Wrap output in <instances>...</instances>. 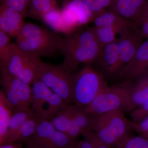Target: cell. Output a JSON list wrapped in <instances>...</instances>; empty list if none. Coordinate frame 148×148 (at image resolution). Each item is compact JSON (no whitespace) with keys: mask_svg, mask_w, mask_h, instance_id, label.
Wrapping results in <instances>:
<instances>
[{"mask_svg":"<svg viewBox=\"0 0 148 148\" xmlns=\"http://www.w3.org/2000/svg\"><path fill=\"white\" fill-rule=\"evenodd\" d=\"M102 48L93 27L62 38L59 51L64 57L63 64L73 71L82 63H93Z\"/></svg>","mask_w":148,"mask_h":148,"instance_id":"cell-1","label":"cell"},{"mask_svg":"<svg viewBox=\"0 0 148 148\" xmlns=\"http://www.w3.org/2000/svg\"><path fill=\"white\" fill-rule=\"evenodd\" d=\"M134 84L131 81L106 86L88 106L82 108L87 113L100 114L116 111H133L136 107L131 98Z\"/></svg>","mask_w":148,"mask_h":148,"instance_id":"cell-2","label":"cell"},{"mask_svg":"<svg viewBox=\"0 0 148 148\" xmlns=\"http://www.w3.org/2000/svg\"><path fill=\"white\" fill-rule=\"evenodd\" d=\"M62 38L54 32L26 23L16 37L15 44L21 50L40 57H51L59 51Z\"/></svg>","mask_w":148,"mask_h":148,"instance_id":"cell-3","label":"cell"},{"mask_svg":"<svg viewBox=\"0 0 148 148\" xmlns=\"http://www.w3.org/2000/svg\"><path fill=\"white\" fill-rule=\"evenodd\" d=\"M123 112L116 111L100 114H92V131L111 148L116 147L132 129L131 121L125 117Z\"/></svg>","mask_w":148,"mask_h":148,"instance_id":"cell-4","label":"cell"},{"mask_svg":"<svg viewBox=\"0 0 148 148\" xmlns=\"http://www.w3.org/2000/svg\"><path fill=\"white\" fill-rule=\"evenodd\" d=\"M42 62L39 56L21 50L12 43L6 55L0 61V65L25 83L32 85L38 79Z\"/></svg>","mask_w":148,"mask_h":148,"instance_id":"cell-5","label":"cell"},{"mask_svg":"<svg viewBox=\"0 0 148 148\" xmlns=\"http://www.w3.org/2000/svg\"><path fill=\"white\" fill-rule=\"evenodd\" d=\"M75 76L73 70L63 63L55 65L42 61L37 80L42 82L67 104H71Z\"/></svg>","mask_w":148,"mask_h":148,"instance_id":"cell-6","label":"cell"},{"mask_svg":"<svg viewBox=\"0 0 148 148\" xmlns=\"http://www.w3.org/2000/svg\"><path fill=\"white\" fill-rule=\"evenodd\" d=\"M107 86L102 74L86 66L75 76L72 103L78 108H84Z\"/></svg>","mask_w":148,"mask_h":148,"instance_id":"cell-7","label":"cell"},{"mask_svg":"<svg viewBox=\"0 0 148 148\" xmlns=\"http://www.w3.org/2000/svg\"><path fill=\"white\" fill-rule=\"evenodd\" d=\"M32 86L31 109L40 118L51 120L68 105L40 81L37 80Z\"/></svg>","mask_w":148,"mask_h":148,"instance_id":"cell-8","label":"cell"},{"mask_svg":"<svg viewBox=\"0 0 148 148\" xmlns=\"http://www.w3.org/2000/svg\"><path fill=\"white\" fill-rule=\"evenodd\" d=\"M0 84L3 92L13 108V113L31 109L32 88L11 74L7 68L0 65Z\"/></svg>","mask_w":148,"mask_h":148,"instance_id":"cell-9","label":"cell"},{"mask_svg":"<svg viewBox=\"0 0 148 148\" xmlns=\"http://www.w3.org/2000/svg\"><path fill=\"white\" fill-rule=\"evenodd\" d=\"M43 148H73L76 143L55 129L50 121L41 119L34 135L29 138Z\"/></svg>","mask_w":148,"mask_h":148,"instance_id":"cell-10","label":"cell"},{"mask_svg":"<svg viewBox=\"0 0 148 148\" xmlns=\"http://www.w3.org/2000/svg\"><path fill=\"white\" fill-rule=\"evenodd\" d=\"M148 70V39L142 44L131 60L116 74L125 81L137 79Z\"/></svg>","mask_w":148,"mask_h":148,"instance_id":"cell-11","label":"cell"},{"mask_svg":"<svg viewBox=\"0 0 148 148\" xmlns=\"http://www.w3.org/2000/svg\"><path fill=\"white\" fill-rule=\"evenodd\" d=\"M117 38L120 53L119 71L133 58L143 42V38L132 28L123 30Z\"/></svg>","mask_w":148,"mask_h":148,"instance_id":"cell-12","label":"cell"},{"mask_svg":"<svg viewBox=\"0 0 148 148\" xmlns=\"http://www.w3.org/2000/svg\"><path fill=\"white\" fill-rule=\"evenodd\" d=\"M120 53L117 43L115 41L104 46L93 64L98 72L107 75H116L119 71ZM104 76V75H103Z\"/></svg>","mask_w":148,"mask_h":148,"instance_id":"cell-13","label":"cell"},{"mask_svg":"<svg viewBox=\"0 0 148 148\" xmlns=\"http://www.w3.org/2000/svg\"><path fill=\"white\" fill-rule=\"evenodd\" d=\"M26 24L22 16L5 3L0 6V30L12 37L19 34Z\"/></svg>","mask_w":148,"mask_h":148,"instance_id":"cell-14","label":"cell"},{"mask_svg":"<svg viewBox=\"0 0 148 148\" xmlns=\"http://www.w3.org/2000/svg\"><path fill=\"white\" fill-rule=\"evenodd\" d=\"M93 116L87 113L82 108L75 106L69 129L66 135L70 139L75 140L80 135L93 130Z\"/></svg>","mask_w":148,"mask_h":148,"instance_id":"cell-15","label":"cell"},{"mask_svg":"<svg viewBox=\"0 0 148 148\" xmlns=\"http://www.w3.org/2000/svg\"><path fill=\"white\" fill-rule=\"evenodd\" d=\"M147 1V0H112L108 9L125 19L133 21L140 17Z\"/></svg>","mask_w":148,"mask_h":148,"instance_id":"cell-16","label":"cell"},{"mask_svg":"<svg viewBox=\"0 0 148 148\" xmlns=\"http://www.w3.org/2000/svg\"><path fill=\"white\" fill-rule=\"evenodd\" d=\"M33 114L31 109L14 113L9 123L5 137L1 145L10 142H18L21 125Z\"/></svg>","mask_w":148,"mask_h":148,"instance_id":"cell-17","label":"cell"},{"mask_svg":"<svg viewBox=\"0 0 148 148\" xmlns=\"http://www.w3.org/2000/svg\"><path fill=\"white\" fill-rule=\"evenodd\" d=\"M95 27L105 25L117 26L126 29L132 28L133 21L121 17L110 10H105L101 13L94 16L93 21Z\"/></svg>","mask_w":148,"mask_h":148,"instance_id":"cell-18","label":"cell"},{"mask_svg":"<svg viewBox=\"0 0 148 148\" xmlns=\"http://www.w3.org/2000/svg\"><path fill=\"white\" fill-rule=\"evenodd\" d=\"M137 79L131 92L132 103L135 107H140L148 99V70Z\"/></svg>","mask_w":148,"mask_h":148,"instance_id":"cell-19","label":"cell"},{"mask_svg":"<svg viewBox=\"0 0 148 148\" xmlns=\"http://www.w3.org/2000/svg\"><path fill=\"white\" fill-rule=\"evenodd\" d=\"M13 108L1 89L0 90V145L5 137Z\"/></svg>","mask_w":148,"mask_h":148,"instance_id":"cell-20","label":"cell"},{"mask_svg":"<svg viewBox=\"0 0 148 148\" xmlns=\"http://www.w3.org/2000/svg\"><path fill=\"white\" fill-rule=\"evenodd\" d=\"M75 108V105L68 104L50 121L56 129L66 135Z\"/></svg>","mask_w":148,"mask_h":148,"instance_id":"cell-21","label":"cell"},{"mask_svg":"<svg viewBox=\"0 0 148 148\" xmlns=\"http://www.w3.org/2000/svg\"><path fill=\"white\" fill-rule=\"evenodd\" d=\"M57 7L56 2L51 0H31L28 10V16L41 20L44 14Z\"/></svg>","mask_w":148,"mask_h":148,"instance_id":"cell-22","label":"cell"},{"mask_svg":"<svg viewBox=\"0 0 148 148\" xmlns=\"http://www.w3.org/2000/svg\"><path fill=\"white\" fill-rule=\"evenodd\" d=\"M64 5L76 14L81 26L93 21L94 14L82 0H70Z\"/></svg>","mask_w":148,"mask_h":148,"instance_id":"cell-23","label":"cell"},{"mask_svg":"<svg viewBox=\"0 0 148 148\" xmlns=\"http://www.w3.org/2000/svg\"><path fill=\"white\" fill-rule=\"evenodd\" d=\"M93 28L97 40L102 47L117 40L116 35L125 30L120 27L110 25Z\"/></svg>","mask_w":148,"mask_h":148,"instance_id":"cell-24","label":"cell"},{"mask_svg":"<svg viewBox=\"0 0 148 148\" xmlns=\"http://www.w3.org/2000/svg\"><path fill=\"white\" fill-rule=\"evenodd\" d=\"M41 119L33 114L21 125L17 143H24L34 134Z\"/></svg>","mask_w":148,"mask_h":148,"instance_id":"cell-25","label":"cell"},{"mask_svg":"<svg viewBox=\"0 0 148 148\" xmlns=\"http://www.w3.org/2000/svg\"><path fill=\"white\" fill-rule=\"evenodd\" d=\"M41 20L56 32L62 33L61 10L57 7L51 10L44 14Z\"/></svg>","mask_w":148,"mask_h":148,"instance_id":"cell-26","label":"cell"},{"mask_svg":"<svg viewBox=\"0 0 148 148\" xmlns=\"http://www.w3.org/2000/svg\"><path fill=\"white\" fill-rule=\"evenodd\" d=\"M116 148H148V139L141 135L130 136L129 135L121 141Z\"/></svg>","mask_w":148,"mask_h":148,"instance_id":"cell-27","label":"cell"},{"mask_svg":"<svg viewBox=\"0 0 148 148\" xmlns=\"http://www.w3.org/2000/svg\"><path fill=\"white\" fill-rule=\"evenodd\" d=\"M30 1L31 0H4L1 2L5 3L24 18L28 16V8Z\"/></svg>","mask_w":148,"mask_h":148,"instance_id":"cell-28","label":"cell"},{"mask_svg":"<svg viewBox=\"0 0 148 148\" xmlns=\"http://www.w3.org/2000/svg\"><path fill=\"white\" fill-rule=\"evenodd\" d=\"M132 28L143 39H148V20L142 18L133 21Z\"/></svg>","mask_w":148,"mask_h":148,"instance_id":"cell-29","label":"cell"},{"mask_svg":"<svg viewBox=\"0 0 148 148\" xmlns=\"http://www.w3.org/2000/svg\"><path fill=\"white\" fill-rule=\"evenodd\" d=\"M132 129L144 138L148 139V116L140 121H131Z\"/></svg>","mask_w":148,"mask_h":148,"instance_id":"cell-30","label":"cell"},{"mask_svg":"<svg viewBox=\"0 0 148 148\" xmlns=\"http://www.w3.org/2000/svg\"><path fill=\"white\" fill-rule=\"evenodd\" d=\"M148 116V99L138 109L131 112L130 116L133 121L137 122Z\"/></svg>","mask_w":148,"mask_h":148,"instance_id":"cell-31","label":"cell"},{"mask_svg":"<svg viewBox=\"0 0 148 148\" xmlns=\"http://www.w3.org/2000/svg\"><path fill=\"white\" fill-rule=\"evenodd\" d=\"M82 135L92 143L94 148H112L103 142L93 131L85 132Z\"/></svg>","mask_w":148,"mask_h":148,"instance_id":"cell-32","label":"cell"},{"mask_svg":"<svg viewBox=\"0 0 148 148\" xmlns=\"http://www.w3.org/2000/svg\"><path fill=\"white\" fill-rule=\"evenodd\" d=\"M8 35L0 30V60L5 56L10 48L12 44Z\"/></svg>","mask_w":148,"mask_h":148,"instance_id":"cell-33","label":"cell"},{"mask_svg":"<svg viewBox=\"0 0 148 148\" xmlns=\"http://www.w3.org/2000/svg\"><path fill=\"white\" fill-rule=\"evenodd\" d=\"M82 1L90 9L94 16L106 10L102 6L98 0H82Z\"/></svg>","mask_w":148,"mask_h":148,"instance_id":"cell-34","label":"cell"},{"mask_svg":"<svg viewBox=\"0 0 148 148\" xmlns=\"http://www.w3.org/2000/svg\"><path fill=\"white\" fill-rule=\"evenodd\" d=\"M76 145L77 148H94L92 143L85 138L78 143H77Z\"/></svg>","mask_w":148,"mask_h":148,"instance_id":"cell-35","label":"cell"},{"mask_svg":"<svg viewBox=\"0 0 148 148\" xmlns=\"http://www.w3.org/2000/svg\"><path fill=\"white\" fill-rule=\"evenodd\" d=\"M24 143L27 144V148H43L38 145L29 138L26 140Z\"/></svg>","mask_w":148,"mask_h":148,"instance_id":"cell-36","label":"cell"},{"mask_svg":"<svg viewBox=\"0 0 148 148\" xmlns=\"http://www.w3.org/2000/svg\"><path fill=\"white\" fill-rule=\"evenodd\" d=\"M98 1L105 9L109 8L112 3V0H98Z\"/></svg>","mask_w":148,"mask_h":148,"instance_id":"cell-37","label":"cell"},{"mask_svg":"<svg viewBox=\"0 0 148 148\" xmlns=\"http://www.w3.org/2000/svg\"><path fill=\"white\" fill-rule=\"evenodd\" d=\"M140 17L148 20V1Z\"/></svg>","mask_w":148,"mask_h":148,"instance_id":"cell-38","label":"cell"},{"mask_svg":"<svg viewBox=\"0 0 148 148\" xmlns=\"http://www.w3.org/2000/svg\"><path fill=\"white\" fill-rule=\"evenodd\" d=\"M17 148H23V147H22V145L20 146L19 147H17Z\"/></svg>","mask_w":148,"mask_h":148,"instance_id":"cell-39","label":"cell"},{"mask_svg":"<svg viewBox=\"0 0 148 148\" xmlns=\"http://www.w3.org/2000/svg\"><path fill=\"white\" fill-rule=\"evenodd\" d=\"M51 1H53L56 2V1H57V0H51Z\"/></svg>","mask_w":148,"mask_h":148,"instance_id":"cell-40","label":"cell"},{"mask_svg":"<svg viewBox=\"0 0 148 148\" xmlns=\"http://www.w3.org/2000/svg\"><path fill=\"white\" fill-rule=\"evenodd\" d=\"M73 148H77L76 146V145L75 146V147H74Z\"/></svg>","mask_w":148,"mask_h":148,"instance_id":"cell-41","label":"cell"},{"mask_svg":"<svg viewBox=\"0 0 148 148\" xmlns=\"http://www.w3.org/2000/svg\"><path fill=\"white\" fill-rule=\"evenodd\" d=\"M3 1H4V0H1V2Z\"/></svg>","mask_w":148,"mask_h":148,"instance_id":"cell-42","label":"cell"}]
</instances>
